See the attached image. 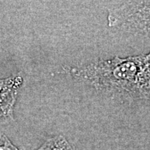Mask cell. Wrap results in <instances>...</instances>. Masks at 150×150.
Wrapping results in <instances>:
<instances>
[{"instance_id":"obj_1","label":"cell","mask_w":150,"mask_h":150,"mask_svg":"<svg viewBox=\"0 0 150 150\" xmlns=\"http://www.w3.org/2000/svg\"><path fill=\"white\" fill-rule=\"evenodd\" d=\"M70 72L98 92L131 100L150 101V52L125 58L98 59L73 67Z\"/></svg>"},{"instance_id":"obj_2","label":"cell","mask_w":150,"mask_h":150,"mask_svg":"<svg viewBox=\"0 0 150 150\" xmlns=\"http://www.w3.org/2000/svg\"><path fill=\"white\" fill-rule=\"evenodd\" d=\"M108 25L150 40V1H125L109 9Z\"/></svg>"},{"instance_id":"obj_3","label":"cell","mask_w":150,"mask_h":150,"mask_svg":"<svg viewBox=\"0 0 150 150\" xmlns=\"http://www.w3.org/2000/svg\"><path fill=\"white\" fill-rule=\"evenodd\" d=\"M22 82L23 79L19 74L0 79V117H13L18 90Z\"/></svg>"},{"instance_id":"obj_4","label":"cell","mask_w":150,"mask_h":150,"mask_svg":"<svg viewBox=\"0 0 150 150\" xmlns=\"http://www.w3.org/2000/svg\"><path fill=\"white\" fill-rule=\"evenodd\" d=\"M38 150H72L63 137L59 136L48 140Z\"/></svg>"},{"instance_id":"obj_5","label":"cell","mask_w":150,"mask_h":150,"mask_svg":"<svg viewBox=\"0 0 150 150\" xmlns=\"http://www.w3.org/2000/svg\"><path fill=\"white\" fill-rule=\"evenodd\" d=\"M0 150H19L10 141L7 136L0 133Z\"/></svg>"}]
</instances>
